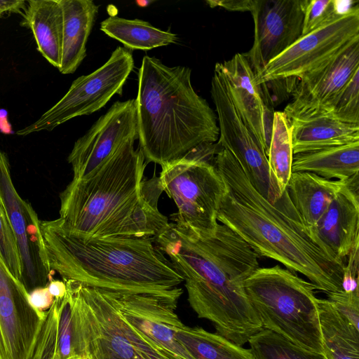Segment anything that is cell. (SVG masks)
<instances>
[{
	"label": "cell",
	"instance_id": "obj_24",
	"mask_svg": "<svg viewBox=\"0 0 359 359\" xmlns=\"http://www.w3.org/2000/svg\"><path fill=\"white\" fill-rule=\"evenodd\" d=\"M76 357L72 304L66 290L65 295L55 298L46 312L31 359H73Z\"/></svg>",
	"mask_w": 359,
	"mask_h": 359
},
{
	"label": "cell",
	"instance_id": "obj_32",
	"mask_svg": "<svg viewBox=\"0 0 359 359\" xmlns=\"http://www.w3.org/2000/svg\"><path fill=\"white\" fill-rule=\"evenodd\" d=\"M348 10H343L340 1L336 0H308L304 11L302 36L320 27Z\"/></svg>",
	"mask_w": 359,
	"mask_h": 359
},
{
	"label": "cell",
	"instance_id": "obj_25",
	"mask_svg": "<svg viewBox=\"0 0 359 359\" xmlns=\"http://www.w3.org/2000/svg\"><path fill=\"white\" fill-rule=\"evenodd\" d=\"M359 171V141L293 155L292 172H307L327 180L346 181Z\"/></svg>",
	"mask_w": 359,
	"mask_h": 359
},
{
	"label": "cell",
	"instance_id": "obj_15",
	"mask_svg": "<svg viewBox=\"0 0 359 359\" xmlns=\"http://www.w3.org/2000/svg\"><path fill=\"white\" fill-rule=\"evenodd\" d=\"M45 318L0 257V359H31Z\"/></svg>",
	"mask_w": 359,
	"mask_h": 359
},
{
	"label": "cell",
	"instance_id": "obj_17",
	"mask_svg": "<svg viewBox=\"0 0 359 359\" xmlns=\"http://www.w3.org/2000/svg\"><path fill=\"white\" fill-rule=\"evenodd\" d=\"M308 0H257L251 12L254 42L243 53L255 76L301 36Z\"/></svg>",
	"mask_w": 359,
	"mask_h": 359
},
{
	"label": "cell",
	"instance_id": "obj_27",
	"mask_svg": "<svg viewBox=\"0 0 359 359\" xmlns=\"http://www.w3.org/2000/svg\"><path fill=\"white\" fill-rule=\"evenodd\" d=\"M100 29L129 49L149 50L177 41L175 34L156 28L148 22L115 15H110L102 21Z\"/></svg>",
	"mask_w": 359,
	"mask_h": 359
},
{
	"label": "cell",
	"instance_id": "obj_19",
	"mask_svg": "<svg viewBox=\"0 0 359 359\" xmlns=\"http://www.w3.org/2000/svg\"><path fill=\"white\" fill-rule=\"evenodd\" d=\"M358 175L348 180L313 229L334 256L345 263L359 244Z\"/></svg>",
	"mask_w": 359,
	"mask_h": 359
},
{
	"label": "cell",
	"instance_id": "obj_39",
	"mask_svg": "<svg viewBox=\"0 0 359 359\" xmlns=\"http://www.w3.org/2000/svg\"><path fill=\"white\" fill-rule=\"evenodd\" d=\"M47 287L54 299L63 297L66 294V285L64 281L51 280Z\"/></svg>",
	"mask_w": 359,
	"mask_h": 359
},
{
	"label": "cell",
	"instance_id": "obj_4",
	"mask_svg": "<svg viewBox=\"0 0 359 359\" xmlns=\"http://www.w3.org/2000/svg\"><path fill=\"white\" fill-rule=\"evenodd\" d=\"M49 267L63 279L106 290L169 294L183 278L151 238H85L58 219L41 221Z\"/></svg>",
	"mask_w": 359,
	"mask_h": 359
},
{
	"label": "cell",
	"instance_id": "obj_13",
	"mask_svg": "<svg viewBox=\"0 0 359 359\" xmlns=\"http://www.w3.org/2000/svg\"><path fill=\"white\" fill-rule=\"evenodd\" d=\"M138 139L135 99L116 101L74 143L68 156L74 180L100 169L128 141Z\"/></svg>",
	"mask_w": 359,
	"mask_h": 359
},
{
	"label": "cell",
	"instance_id": "obj_21",
	"mask_svg": "<svg viewBox=\"0 0 359 359\" xmlns=\"http://www.w3.org/2000/svg\"><path fill=\"white\" fill-rule=\"evenodd\" d=\"M63 27L60 66L62 74H73L86 56V43L99 6L91 0H60Z\"/></svg>",
	"mask_w": 359,
	"mask_h": 359
},
{
	"label": "cell",
	"instance_id": "obj_40",
	"mask_svg": "<svg viewBox=\"0 0 359 359\" xmlns=\"http://www.w3.org/2000/svg\"><path fill=\"white\" fill-rule=\"evenodd\" d=\"M11 126L7 120V111L0 109V131L5 134L11 133Z\"/></svg>",
	"mask_w": 359,
	"mask_h": 359
},
{
	"label": "cell",
	"instance_id": "obj_2",
	"mask_svg": "<svg viewBox=\"0 0 359 359\" xmlns=\"http://www.w3.org/2000/svg\"><path fill=\"white\" fill-rule=\"evenodd\" d=\"M154 241L182 276L193 310L216 333L242 346L262 329L244 289L259 257L229 227L218 222L214 233L201 236L168 223Z\"/></svg>",
	"mask_w": 359,
	"mask_h": 359
},
{
	"label": "cell",
	"instance_id": "obj_37",
	"mask_svg": "<svg viewBox=\"0 0 359 359\" xmlns=\"http://www.w3.org/2000/svg\"><path fill=\"white\" fill-rule=\"evenodd\" d=\"M29 294L32 305L41 312H46L54 301V297L50 294L47 287L37 288Z\"/></svg>",
	"mask_w": 359,
	"mask_h": 359
},
{
	"label": "cell",
	"instance_id": "obj_5",
	"mask_svg": "<svg viewBox=\"0 0 359 359\" xmlns=\"http://www.w3.org/2000/svg\"><path fill=\"white\" fill-rule=\"evenodd\" d=\"M191 73L155 57L142 60L135 100L139 148L147 163L164 165L218 140L217 116L194 90Z\"/></svg>",
	"mask_w": 359,
	"mask_h": 359
},
{
	"label": "cell",
	"instance_id": "obj_16",
	"mask_svg": "<svg viewBox=\"0 0 359 359\" xmlns=\"http://www.w3.org/2000/svg\"><path fill=\"white\" fill-rule=\"evenodd\" d=\"M359 69V36L338 54L297 81L292 101L283 112L288 119L297 116L328 114L339 94Z\"/></svg>",
	"mask_w": 359,
	"mask_h": 359
},
{
	"label": "cell",
	"instance_id": "obj_34",
	"mask_svg": "<svg viewBox=\"0 0 359 359\" xmlns=\"http://www.w3.org/2000/svg\"><path fill=\"white\" fill-rule=\"evenodd\" d=\"M327 299L337 311L344 316L356 329L359 322V291L340 290L327 294Z\"/></svg>",
	"mask_w": 359,
	"mask_h": 359
},
{
	"label": "cell",
	"instance_id": "obj_26",
	"mask_svg": "<svg viewBox=\"0 0 359 359\" xmlns=\"http://www.w3.org/2000/svg\"><path fill=\"white\" fill-rule=\"evenodd\" d=\"M324 353L328 359H359V330L327 299H318Z\"/></svg>",
	"mask_w": 359,
	"mask_h": 359
},
{
	"label": "cell",
	"instance_id": "obj_3",
	"mask_svg": "<svg viewBox=\"0 0 359 359\" xmlns=\"http://www.w3.org/2000/svg\"><path fill=\"white\" fill-rule=\"evenodd\" d=\"M136 140L125 143L95 173L72 180L60 194V221L85 238L160 235L168 224L158 208L163 192L158 177L147 179Z\"/></svg>",
	"mask_w": 359,
	"mask_h": 359
},
{
	"label": "cell",
	"instance_id": "obj_14",
	"mask_svg": "<svg viewBox=\"0 0 359 359\" xmlns=\"http://www.w3.org/2000/svg\"><path fill=\"white\" fill-rule=\"evenodd\" d=\"M111 292L123 318L165 351L172 359H194L176 336L184 325L176 313L183 293L181 287L163 294Z\"/></svg>",
	"mask_w": 359,
	"mask_h": 359
},
{
	"label": "cell",
	"instance_id": "obj_11",
	"mask_svg": "<svg viewBox=\"0 0 359 359\" xmlns=\"http://www.w3.org/2000/svg\"><path fill=\"white\" fill-rule=\"evenodd\" d=\"M210 93L219 123L217 144L236 158L261 195L271 203L276 202L282 194L271 175L267 156L234 106L218 62L215 66Z\"/></svg>",
	"mask_w": 359,
	"mask_h": 359
},
{
	"label": "cell",
	"instance_id": "obj_20",
	"mask_svg": "<svg viewBox=\"0 0 359 359\" xmlns=\"http://www.w3.org/2000/svg\"><path fill=\"white\" fill-rule=\"evenodd\" d=\"M288 120L294 154L359 141V125L339 121L327 114Z\"/></svg>",
	"mask_w": 359,
	"mask_h": 359
},
{
	"label": "cell",
	"instance_id": "obj_8",
	"mask_svg": "<svg viewBox=\"0 0 359 359\" xmlns=\"http://www.w3.org/2000/svg\"><path fill=\"white\" fill-rule=\"evenodd\" d=\"M216 144H202L161 166L163 191L177 208L175 224L201 236L215 233L224 184L212 164Z\"/></svg>",
	"mask_w": 359,
	"mask_h": 359
},
{
	"label": "cell",
	"instance_id": "obj_28",
	"mask_svg": "<svg viewBox=\"0 0 359 359\" xmlns=\"http://www.w3.org/2000/svg\"><path fill=\"white\" fill-rule=\"evenodd\" d=\"M176 336L194 359H255L250 348L201 327L184 325Z\"/></svg>",
	"mask_w": 359,
	"mask_h": 359
},
{
	"label": "cell",
	"instance_id": "obj_9",
	"mask_svg": "<svg viewBox=\"0 0 359 359\" xmlns=\"http://www.w3.org/2000/svg\"><path fill=\"white\" fill-rule=\"evenodd\" d=\"M359 36V6H353L313 31L301 36L271 60L255 76L257 85L271 81H297L314 71L338 54Z\"/></svg>",
	"mask_w": 359,
	"mask_h": 359
},
{
	"label": "cell",
	"instance_id": "obj_23",
	"mask_svg": "<svg viewBox=\"0 0 359 359\" xmlns=\"http://www.w3.org/2000/svg\"><path fill=\"white\" fill-rule=\"evenodd\" d=\"M346 181L327 180L311 172H294L291 174L286 190L305 224L313 230Z\"/></svg>",
	"mask_w": 359,
	"mask_h": 359
},
{
	"label": "cell",
	"instance_id": "obj_31",
	"mask_svg": "<svg viewBox=\"0 0 359 359\" xmlns=\"http://www.w3.org/2000/svg\"><path fill=\"white\" fill-rule=\"evenodd\" d=\"M328 114L339 121L359 125V69L344 88Z\"/></svg>",
	"mask_w": 359,
	"mask_h": 359
},
{
	"label": "cell",
	"instance_id": "obj_10",
	"mask_svg": "<svg viewBox=\"0 0 359 359\" xmlns=\"http://www.w3.org/2000/svg\"><path fill=\"white\" fill-rule=\"evenodd\" d=\"M133 68L131 51L117 47L103 65L75 79L56 104L35 122L18 130L16 135L25 136L43 130L50 131L70 119L100 110L114 95L122 94L123 87Z\"/></svg>",
	"mask_w": 359,
	"mask_h": 359
},
{
	"label": "cell",
	"instance_id": "obj_38",
	"mask_svg": "<svg viewBox=\"0 0 359 359\" xmlns=\"http://www.w3.org/2000/svg\"><path fill=\"white\" fill-rule=\"evenodd\" d=\"M27 1L24 0H0V17L6 13L22 14Z\"/></svg>",
	"mask_w": 359,
	"mask_h": 359
},
{
	"label": "cell",
	"instance_id": "obj_18",
	"mask_svg": "<svg viewBox=\"0 0 359 359\" xmlns=\"http://www.w3.org/2000/svg\"><path fill=\"white\" fill-rule=\"evenodd\" d=\"M224 72L231 100L243 121L267 154L272 131L273 107L266 100L243 53L218 62Z\"/></svg>",
	"mask_w": 359,
	"mask_h": 359
},
{
	"label": "cell",
	"instance_id": "obj_1",
	"mask_svg": "<svg viewBox=\"0 0 359 359\" xmlns=\"http://www.w3.org/2000/svg\"><path fill=\"white\" fill-rule=\"evenodd\" d=\"M224 184L217 219L243 238L260 257L304 276L326 294L342 290L345 263L304 222L285 189L274 203L250 183L236 158L219 148L212 159Z\"/></svg>",
	"mask_w": 359,
	"mask_h": 359
},
{
	"label": "cell",
	"instance_id": "obj_35",
	"mask_svg": "<svg viewBox=\"0 0 359 359\" xmlns=\"http://www.w3.org/2000/svg\"><path fill=\"white\" fill-rule=\"evenodd\" d=\"M358 245L353 248L346 259L342 280V290L345 292H358Z\"/></svg>",
	"mask_w": 359,
	"mask_h": 359
},
{
	"label": "cell",
	"instance_id": "obj_7",
	"mask_svg": "<svg viewBox=\"0 0 359 359\" xmlns=\"http://www.w3.org/2000/svg\"><path fill=\"white\" fill-rule=\"evenodd\" d=\"M63 281L72 304L77 356L84 359H172L123 318L110 290L88 287L72 280Z\"/></svg>",
	"mask_w": 359,
	"mask_h": 359
},
{
	"label": "cell",
	"instance_id": "obj_29",
	"mask_svg": "<svg viewBox=\"0 0 359 359\" xmlns=\"http://www.w3.org/2000/svg\"><path fill=\"white\" fill-rule=\"evenodd\" d=\"M293 149L290 121L283 111H275L266 154L269 170L283 194L292 174Z\"/></svg>",
	"mask_w": 359,
	"mask_h": 359
},
{
	"label": "cell",
	"instance_id": "obj_33",
	"mask_svg": "<svg viewBox=\"0 0 359 359\" xmlns=\"http://www.w3.org/2000/svg\"><path fill=\"white\" fill-rule=\"evenodd\" d=\"M0 257L12 274L21 278L22 264L16 240L6 215L0 205Z\"/></svg>",
	"mask_w": 359,
	"mask_h": 359
},
{
	"label": "cell",
	"instance_id": "obj_41",
	"mask_svg": "<svg viewBox=\"0 0 359 359\" xmlns=\"http://www.w3.org/2000/svg\"><path fill=\"white\" fill-rule=\"evenodd\" d=\"M73 359H84V358H82V357H80V356H77V357H76V358H74Z\"/></svg>",
	"mask_w": 359,
	"mask_h": 359
},
{
	"label": "cell",
	"instance_id": "obj_30",
	"mask_svg": "<svg viewBox=\"0 0 359 359\" xmlns=\"http://www.w3.org/2000/svg\"><path fill=\"white\" fill-rule=\"evenodd\" d=\"M255 359H328L325 354L307 351L266 329L248 340Z\"/></svg>",
	"mask_w": 359,
	"mask_h": 359
},
{
	"label": "cell",
	"instance_id": "obj_6",
	"mask_svg": "<svg viewBox=\"0 0 359 359\" xmlns=\"http://www.w3.org/2000/svg\"><path fill=\"white\" fill-rule=\"evenodd\" d=\"M262 328L294 345L324 353L315 286L278 264L259 267L244 282Z\"/></svg>",
	"mask_w": 359,
	"mask_h": 359
},
{
	"label": "cell",
	"instance_id": "obj_12",
	"mask_svg": "<svg viewBox=\"0 0 359 359\" xmlns=\"http://www.w3.org/2000/svg\"><path fill=\"white\" fill-rule=\"evenodd\" d=\"M0 205L3 208L19 250L20 282L29 293L46 287L51 272L41 231V221L31 204L22 199L13 184L7 154L0 150Z\"/></svg>",
	"mask_w": 359,
	"mask_h": 359
},
{
	"label": "cell",
	"instance_id": "obj_22",
	"mask_svg": "<svg viewBox=\"0 0 359 359\" xmlns=\"http://www.w3.org/2000/svg\"><path fill=\"white\" fill-rule=\"evenodd\" d=\"M27 4L20 25L32 30L39 52L59 69L63 27L60 0H29Z\"/></svg>",
	"mask_w": 359,
	"mask_h": 359
},
{
	"label": "cell",
	"instance_id": "obj_36",
	"mask_svg": "<svg viewBox=\"0 0 359 359\" xmlns=\"http://www.w3.org/2000/svg\"><path fill=\"white\" fill-rule=\"evenodd\" d=\"M257 0H209L206 3L211 7H222L231 11L252 12Z\"/></svg>",
	"mask_w": 359,
	"mask_h": 359
}]
</instances>
